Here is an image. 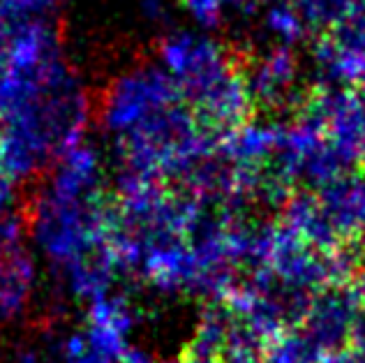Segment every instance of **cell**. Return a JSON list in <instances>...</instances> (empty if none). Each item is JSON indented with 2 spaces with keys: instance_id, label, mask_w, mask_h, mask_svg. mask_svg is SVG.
Returning a JSON list of instances; mask_svg holds the SVG:
<instances>
[{
  "instance_id": "cell-23",
  "label": "cell",
  "mask_w": 365,
  "mask_h": 363,
  "mask_svg": "<svg viewBox=\"0 0 365 363\" xmlns=\"http://www.w3.org/2000/svg\"><path fill=\"white\" fill-rule=\"evenodd\" d=\"M178 363H220V361L215 357H199V354H190V352H182Z\"/></svg>"
},
{
  "instance_id": "cell-3",
  "label": "cell",
  "mask_w": 365,
  "mask_h": 363,
  "mask_svg": "<svg viewBox=\"0 0 365 363\" xmlns=\"http://www.w3.org/2000/svg\"><path fill=\"white\" fill-rule=\"evenodd\" d=\"M294 118L310 123L354 169L365 165V98L342 86H314L303 95Z\"/></svg>"
},
{
  "instance_id": "cell-14",
  "label": "cell",
  "mask_w": 365,
  "mask_h": 363,
  "mask_svg": "<svg viewBox=\"0 0 365 363\" xmlns=\"http://www.w3.org/2000/svg\"><path fill=\"white\" fill-rule=\"evenodd\" d=\"M137 310L132 308V303L128 296H104V299L95 301L91 308V324H98V327L111 329L120 333V336H128L130 329L137 322Z\"/></svg>"
},
{
  "instance_id": "cell-12",
  "label": "cell",
  "mask_w": 365,
  "mask_h": 363,
  "mask_svg": "<svg viewBox=\"0 0 365 363\" xmlns=\"http://www.w3.org/2000/svg\"><path fill=\"white\" fill-rule=\"evenodd\" d=\"M268 345H271V342L264 336H259L247 322L238 319L234 315V324L227 333L222 347H220L217 361L220 363H264Z\"/></svg>"
},
{
  "instance_id": "cell-4",
  "label": "cell",
  "mask_w": 365,
  "mask_h": 363,
  "mask_svg": "<svg viewBox=\"0 0 365 363\" xmlns=\"http://www.w3.org/2000/svg\"><path fill=\"white\" fill-rule=\"evenodd\" d=\"M363 305L351 285H333L312 294L301 331L319 354H335L349 347L351 329Z\"/></svg>"
},
{
  "instance_id": "cell-16",
  "label": "cell",
  "mask_w": 365,
  "mask_h": 363,
  "mask_svg": "<svg viewBox=\"0 0 365 363\" xmlns=\"http://www.w3.org/2000/svg\"><path fill=\"white\" fill-rule=\"evenodd\" d=\"M294 5L299 7L307 26L333 31L351 14L356 0H294Z\"/></svg>"
},
{
  "instance_id": "cell-2",
  "label": "cell",
  "mask_w": 365,
  "mask_h": 363,
  "mask_svg": "<svg viewBox=\"0 0 365 363\" xmlns=\"http://www.w3.org/2000/svg\"><path fill=\"white\" fill-rule=\"evenodd\" d=\"M176 102H182L176 81L158 63H141L104 86L98 104L100 123L118 137Z\"/></svg>"
},
{
  "instance_id": "cell-6",
  "label": "cell",
  "mask_w": 365,
  "mask_h": 363,
  "mask_svg": "<svg viewBox=\"0 0 365 363\" xmlns=\"http://www.w3.org/2000/svg\"><path fill=\"white\" fill-rule=\"evenodd\" d=\"M268 271L277 282L310 294L331 287L326 252L314 250L282 225H277Z\"/></svg>"
},
{
  "instance_id": "cell-18",
  "label": "cell",
  "mask_w": 365,
  "mask_h": 363,
  "mask_svg": "<svg viewBox=\"0 0 365 363\" xmlns=\"http://www.w3.org/2000/svg\"><path fill=\"white\" fill-rule=\"evenodd\" d=\"M174 3H178V0H139V7L146 19H150V21H167L169 19V12L171 7H174Z\"/></svg>"
},
{
  "instance_id": "cell-9",
  "label": "cell",
  "mask_w": 365,
  "mask_h": 363,
  "mask_svg": "<svg viewBox=\"0 0 365 363\" xmlns=\"http://www.w3.org/2000/svg\"><path fill=\"white\" fill-rule=\"evenodd\" d=\"M35 264L24 241L0 243V324L24 315L33 296Z\"/></svg>"
},
{
  "instance_id": "cell-1",
  "label": "cell",
  "mask_w": 365,
  "mask_h": 363,
  "mask_svg": "<svg viewBox=\"0 0 365 363\" xmlns=\"http://www.w3.org/2000/svg\"><path fill=\"white\" fill-rule=\"evenodd\" d=\"M158 65L176 81L192 109L215 91L238 65L215 37L199 31H171L158 42Z\"/></svg>"
},
{
  "instance_id": "cell-10",
  "label": "cell",
  "mask_w": 365,
  "mask_h": 363,
  "mask_svg": "<svg viewBox=\"0 0 365 363\" xmlns=\"http://www.w3.org/2000/svg\"><path fill=\"white\" fill-rule=\"evenodd\" d=\"M280 215H282V227H287L292 234H296L301 241H305L319 252H331L344 241L335 232L331 220L326 218L314 190L307 188L294 190L289 199L284 202V206L280 208Z\"/></svg>"
},
{
  "instance_id": "cell-13",
  "label": "cell",
  "mask_w": 365,
  "mask_h": 363,
  "mask_svg": "<svg viewBox=\"0 0 365 363\" xmlns=\"http://www.w3.org/2000/svg\"><path fill=\"white\" fill-rule=\"evenodd\" d=\"M264 28L277 44L292 46L305 40L310 26L294 3H273L264 9Z\"/></svg>"
},
{
  "instance_id": "cell-22",
  "label": "cell",
  "mask_w": 365,
  "mask_h": 363,
  "mask_svg": "<svg viewBox=\"0 0 365 363\" xmlns=\"http://www.w3.org/2000/svg\"><path fill=\"white\" fill-rule=\"evenodd\" d=\"M351 290H354V294H356V299H359V303L365 308V271H361L356 278H354V282H351Z\"/></svg>"
},
{
  "instance_id": "cell-8",
  "label": "cell",
  "mask_w": 365,
  "mask_h": 363,
  "mask_svg": "<svg viewBox=\"0 0 365 363\" xmlns=\"http://www.w3.org/2000/svg\"><path fill=\"white\" fill-rule=\"evenodd\" d=\"M58 266L72 294H76L79 299H88L93 303L109 294L113 278H116V273H120L116 252L111 250L107 241L86 247L83 252Z\"/></svg>"
},
{
  "instance_id": "cell-11",
  "label": "cell",
  "mask_w": 365,
  "mask_h": 363,
  "mask_svg": "<svg viewBox=\"0 0 365 363\" xmlns=\"http://www.w3.org/2000/svg\"><path fill=\"white\" fill-rule=\"evenodd\" d=\"M266 0H178V7L201 31H215L225 24L227 12L252 14L262 9Z\"/></svg>"
},
{
  "instance_id": "cell-7",
  "label": "cell",
  "mask_w": 365,
  "mask_h": 363,
  "mask_svg": "<svg viewBox=\"0 0 365 363\" xmlns=\"http://www.w3.org/2000/svg\"><path fill=\"white\" fill-rule=\"evenodd\" d=\"M317 199L344 241L363 238L365 234V174L344 171L331 183L314 190Z\"/></svg>"
},
{
  "instance_id": "cell-21",
  "label": "cell",
  "mask_w": 365,
  "mask_h": 363,
  "mask_svg": "<svg viewBox=\"0 0 365 363\" xmlns=\"http://www.w3.org/2000/svg\"><path fill=\"white\" fill-rule=\"evenodd\" d=\"M14 178H9L3 169H0V213L9 206V202L14 199Z\"/></svg>"
},
{
  "instance_id": "cell-20",
  "label": "cell",
  "mask_w": 365,
  "mask_h": 363,
  "mask_svg": "<svg viewBox=\"0 0 365 363\" xmlns=\"http://www.w3.org/2000/svg\"><path fill=\"white\" fill-rule=\"evenodd\" d=\"M317 363H365V357L347 347V349H342V352H335V354L319 357V359H317Z\"/></svg>"
},
{
  "instance_id": "cell-5",
  "label": "cell",
  "mask_w": 365,
  "mask_h": 363,
  "mask_svg": "<svg viewBox=\"0 0 365 363\" xmlns=\"http://www.w3.org/2000/svg\"><path fill=\"white\" fill-rule=\"evenodd\" d=\"M241 72L255 109L277 111L289 104L299 107V102L303 100V95L296 93L299 61H296L292 46H271L268 51H262L245 63Z\"/></svg>"
},
{
  "instance_id": "cell-19",
  "label": "cell",
  "mask_w": 365,
  "mask_h": 363,
  "mask_svg": "<svg viewBox=\"0 0 365 363\" xmlns=\"http://www.w3.org/2000/svg\"><path fill=\"white\" fill-rule=\"evenodd\" d=\"M349 349L359 352L365 357V308H361L356 322H354L351 338H349Z\"/></svg>"
},
{
  "instance_id": "cell-15",
  "label": "cell",
  "mask_w": 365,
  "mask_h": 363,
  "mask_svg": "<svg viewBox=\"0 0 365 363\" xmlns=\"http://www.w3.org/2000/svg\"><path fill=\"white\" fill-rule=\"evenodd\" d=\"M319 357L324 354H319L310 345V340L303 336V331L292 329L268 345L264 363H317Z\"/></svg>"
},
{
  "instance_id": "cell-17",
  "label": "cell",
  "mask_w": 365,
  "mask_h": 363,
  "mask_svg": "<svg viewBox=\"0 0 365 363\" xmlns=\"http://www.w3.org/2000/svg\"><path fill=\"white\" fill-rule=\"evenodd\" d=\"M61 0H0V24L12 28L35 19H51Z\"/></svg>"
}]
</instances>
